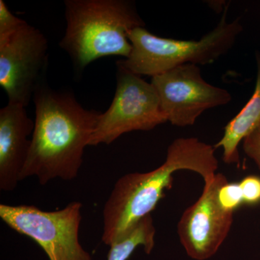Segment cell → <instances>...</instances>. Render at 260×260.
<instances>
[{"label":"cell","mask_w":260,"mask_h":260,"mask_svg":"<svg viewBox=\"0 0 260 260\" xmlns=\"http://www.w3.org/2000/svg\"><path fill=\"white\" fill-rule=\"evenodd\" d=\"M32 99L34 129L20 181L34 177L45 185L53 179L73 180L102 113L85 109L72 93L53 90L45 78Z\"/></svg>","instance_id":"6da1fadb"},{"label":"cell","mask_w":260,"mask_h":260,"mask_svg":"<svg viewBox=\"0 0 260 260\" xmlns=\"http://www.w3.org/2000/svg\"><path fill=\"white\" fill-rule=\"evenodd\" d=\"M215 148L196 138L174 140L167 150V158L151 172L130 173L118 179L104 210L102 240L110 246L141 219L150 215L172 187L174 173L188 170L197 173L206 183L218 169Z\"/></svg>","instance_id":"7a4b0ae2"},{"label":"cell","mask_w":260,"mask_h":260,"mask_svg":"<svg viewBox=\"0 0 260 260\" xmlns=\"http://www.w3.org/2000/svg\"><path fill=\"white\" fill-rule=\"evenodd\" d=\"M66 29L59 47L71 58L77 73L100 58L129 56L128 34L145 27L129 0H65Z\"/></svg>","instance_id":"3957f363"},{"label":"cell","mask_w":260,"mask_h":260,"mask_svg":"<svg viewBox=\"0 0 260 260\" xmlns=\"http://www.w3.org/2000/svg\"><path fill=\"white\" fill-rule=\"evenodd\" d=\"M227 10L218 25L198 41L157 37L145 27L133 29L128 34L131 53L116 65L140 76L153 78L181 65L212 64L232 49L242 32L240 18L228 21Z\"/></svg>","instance_id":"277c9868"},{"label":"cell","mask_w":260,"mask_h":260,"mask_svg":"<svg viewBox=\"0 0 260 260\" xmlns=\"http://www.w3.org/2000/svg\"><path fill=\"white\" fill-rule=\"evenodd\" d=\"M82 207L74 201L62 209L44 211L34 205L1 204L0 218L39 244L49 260H92L80 242Z\"/></svg>","instance_id":"5b68a950"},{"label":"cell","mask_w":260,"mask_h":260,"mask_svg":"<svg viewBox=\"0 0 260 260\" xmlns=\"http://www.w3.org/2000/svg\"><path fill=\"white\" fill-rule=\"evenodd\" d=\"M167 121L151 83L117 66L114 99L101 114L89 146L110 145L125 133L150 131Z\"/></svg>","instance_id":"8992f818"},{"label":"cell","mask_w":260,"mask_h":260,"mask_svg":"<svg viewBox=\"0 0 260 260\" xmlns=\"http://www.w3.org/2000/svg\"><path fill=\"white\" fill-rule=\"evenodd\" d=\"M48 48L44 34L28 23L0 37V85L8 103L28 105L45 78Z\"/></svg>","instance_id":"52a82bcc"},{"label":"cell","mask_w":260,"mask_h":260,"mask_svg":"<svg viewBox=\"0 0 260 260\" xmlns=\"http://www.w3.org/2000/svg\"><path fill=\"white\" fill-rule=\"evenodd\" d=\"M167 121L174 126H191L208 109L226 105L232 95L205 81L198 65L184 64L152 78Z\"/></svg>","instance_id":"ba28073f"},{"label":"cell","mask_w":260,"mask_h":260,"mask_svg":"<svg viewBox=\"0 0 260 260\" xmlns=\"http://www.w3.org/2000/svg\"><path fill=\"white\" fill-rule=\"evenodd\" d=\"M228 181L217 173L205 183L199 199L186 208L177 225L181 245L191 259L206 260L216 254L226 239L234 221V213L219 204V189Z\"/></svg>","instance_id":"9c48e42d"},{"label":"cell","mask_w":260,"mask_h":260,"mask_svg":"<svg viewBox=\"0 0 260 260\" xmlns=\"http://www.w3.org/2000/svg\"><path fill=\"white\" fill-rule=\"evenodd\" d=\"M25 107L8 103L0 109V190H14L30 150L34 121Z\"/></svg>","instance_id":"30bf717a"},{"label":"cell","mask_w":260,"mask_h":260,"mask_svg":"<svg viewBox=\"0 0 260 260\" xmlns=\"http://www.w3.org/2000/svg\"><path fill=\"white\" fill-rule=\"evenodd\" d=\"M256 80L254 93L237 115L224 128L221 139L215 148L223 149V160L227 164H240L239 145L260 123V51L256 53Z\"/></svg>","instance_id":"8fae6325"},{"label":"cell","mask_w":260,"mask_h":260,"mask_svg":"<svg viewBox=\"0 0 260 260\" xmlns=\"http://www.w3.org/2000/svg\"><path fill=\"white\" fill-rule=\"evenodd\" d=\"M155 230L151 214L130 228L122 236L110 246L107 260H127L140 246L150 254L155 247Z\"/></svg>","instance_id":"7c38bea8"},{"label":"cell","mask_w":260,"mask_h":260,"mask_svg":"<svg viewBox=\"0 0 260 260\" xmlns=\"http://www.w3.org/2000/svg\"><path fill=\"white\" fill-rule=\"evenodd\" d=\"M219 204L223 209L234 213L244 204L242 190L239 183H226L221 186L218 192Z\"/></svg>","instance_id":"4fadbf2b"},{"label":"cell","mask_w":260,"mask_h":260,"mask_svg":"<svg viewBox=\"0 0 260 260\" xmlns=\"http://www.w3.org/2000/svg\"><path fill=\"white\" fill-rule=\"evenodd\" d=\"M244 204L254 205L260 203V177L247 176L239 183Z\"/></svg>","instance_id":"5bb4252c"},{"label":"cell","mask_w":260,"mask_h":260,"mask_svg":"<svg viewBox=\"0 0 260 260\" xmlns=\"http://www.w3.org/2000/svg\"><path fill=\"white\" fill-rule=\"evenodd\" d=\"M26 23L10 11L4 0H0V37L14 32Z\"/></svg>","instance_id":"9a60e30c"},{"label":"cell","mask_w":260,"mask_h":260,"mask_svg":"<svg viewBox=\"0 0 260 260\" xmlns=\"http://www.w3.org/2000/svg\"><path fill=\"white\" fill-rule=\"evenodd\" d=\"M243 149L260 170V123L243 140Z\"/></svg>","instance_id":"2e32d148"}]
</instances>
